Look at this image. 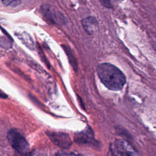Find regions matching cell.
<instances>
[{
  "instance_id": "1",
  "label": "cell",
  "mask_w": 156,
  "mask_h": 156,
  "mask_svg": "<svg viewBox=\"0 0 156 156\" xmlns=\"http://www.w3.org/2000/svg\"><path fill=\"white\" fill-rule=\"evenodd\" d=\"M97 74L104 85L112 91L122 90L126 82L124 74L111 63L99 64L97 67Z\"/></svg>"
},
{
  "instance_id": "2",
  "label": "cell",
  "mask_w": 156,
  "mask_h": 156,
  "mask_svg": "<svg viewBox=\"0 0 156 156\" xmlns=\"http://www.w3.org/2000/svg\"><path fill=\"white\" fill-rule=\"evenodd\" d=\"M7 140L11 146L21 156H31L32 151L29 143L24 136L18 130L12 129L7 134Z\"/></svg>"
},
{
  "instance_id": "3",
  "label": "cell",
  "mask_w": 156,
  "mask_h": 156,
  "mask_svg": "<svg viewBox=\"0 0 156 156\" xmlns=\"http://www.w3.org/2000/svg\"><path fill=\"white\" fill-rule=\"evenodd\" d=\"M107 156H140L136 150L127 141L117 139L109 146Z\"/></svg>"
},
{
  "instance_id": "4",
  "label": "cell",
  "mask_w": 156,
  "mask_h": 156,
  "mask_svg": "<svg viewBox=\"0 0 156 156\" xmlns=\"http://www.w3.org/2000/svg\"><path fill=\"white\" fill-rule=\"evenodd\" d=\"M47 135L55 144L62 149H68L72 144L69 136L65 133L48 132Z\"/></svg>"
},
{
  "instance_id": "5",
  "label": "cell",
  "mask_w": 156,
  "mask_h": 156,
  "mask_svg": "<svg viewBox=\"0 0 156 156\" xmlns=\"http://www.w3.org/2000/svg\"><path fill=\"white\" fill-rule=\"evenodd\" d=\"M74 140L76 143L82 144L93 145L96 142L92 130L88 129L76 133Z\"/></svg>"
},
{
  "instance_id": "6",
  "label": "cell",
  "mask_w": 156,
  "mask_h": 156,
  "mask_svg": "<svg viewBox=\"0 0 156 156\" xmlns=\"http://www.w3.org/2000/svg\"><path fill=\"white\" fill-rule=\"evenodd\" d=\"M83 26L85 30L89 34H92L95 30L98 23L93 17H88L82 21Z\"/></svg>"
},
{
  "instance_id": "7",
  "label": "cell",
  "mask_w": 156,
  "mask_h": 156,
  "mask_svg": "<svg viewBox=\"0 0 156 156\" xmlns=\"http://www.w3.org/2000/svg\"><path fill=\"white\" fill-rule=\"evenodd\" d=\"M55 156H83V155L78 152H76L73 151H60L56 153Z\"/></svg>"
},
{
  "instance_id": "8",
  "label": "cell",
  "mask_w": 156,
  "mask_h": 156,
  "mask_svg": "<svg viewBox=\"0 0 156 156\" xmlns=\"http://www.w3.org/2000/svg\"><path fill=\"white\" fill-rule=\"evenodd\" d=\"M2 2L5 5H11V6H16L21 3L20 1H2Z\"/></svg>"
}]
</instances>
